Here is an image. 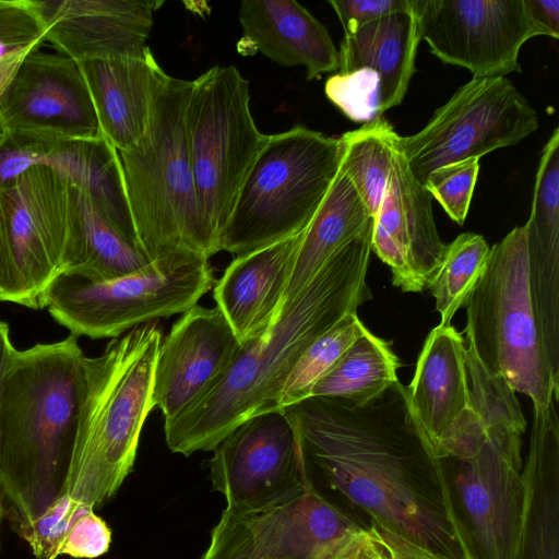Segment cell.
Instances as JSON below:
<instances>
[{"instance_id": "obj_1", "label": "cell", "mask_w": 559, "mask_h": 559, "mask_svg": "<svg viewBox=\"0 0 559 559\" xmlns=\"http://www.w3.org/2000/svg\"><path fill=\"white\" fill-rule=\"evenodd\" d=\"M311 476L371 524L448 559H466L441 464L399 380L352 404L310 396L283 409Z\"/></svg>"}, {"instance_id": "obj_2", "label": "cell", "mask_w": 559, "mask_h": 559, "mask_svg": "<svg viewBox=\"0 0 559 559\" xmlns=\"http://www.w3.org/2000/svg\"><path fill=\"white\" fill-rule=\"evenodd\" d=\"M373 222L343 246L266 330L245 343L225 374L192 405L165 420L168 449L189 456L214 448L242 421L278 411L282 389L304 352L372 298L367 272Z\"/></svg>"}, {"instance_id": "obj_3", "label": "cell", "mask_w": 559, "mask_h": 559, "mask_svg": "<svg viewBox=\"0 0 559 559\" xmlns=\"http://www.w3.org/2000/svg\"><path fill=\"white\" fill-rule=\"evenodd\" d=\"M84 357L72 334L11 355L0 400V487L13 531L40 516L59 495Z\"/></svg>"}, {"instance_id": "obj_4", "label": "cell", "mask_w": 559, "mask_h": 559, "mask_svg": "<svg viewBox=\"0 0 559 559\" xmlns=\"http://www.w3.org/2000/svg\"><path fill=\"white\" fill-rule=\"evenodd\" d=\"M162 340L153 321L112 338L99 356L84 357L75 431L58 496L95 510L132 471L144 423L155 408Z\"/></svg>"}, {"instance_id": "obj_5", "label": "cell", "mask_w": 559, "mask_h": 559, "mask_svg": "<svg viewBox=\"0 0 559 559\" xmlns=\"http://www.w3.org/2000/svg\"><path fill=\"white\" fill-rule=\"evenodd\" d=\"M471 404L486 432L462 455L438 456L466 559H516L524 504L522 435L515 392L481 365L466 344Z\"/></svg>"}, {"instance_id": "obj_6", "label": "cell", "mask_w": 559, "mask_h": 559, "mask_svg": "<svg viewBox=\"0 0 559 559\" xmlns=\"http://www.w3.org/2000/svg\"><path fill=\"white\" fill-rule=\"evenodd\" d=\"M192 81L167 75L140 141L120 151L129 209L148 260L214 251L200 215L190 165L186 108Z\"/></svg>"}, {"instance_id": "obj_7", "label": "cell", "mask_w": 559, "mask_h": 559, "mask_svg": "<svg viewBox=\"0 0 559 559\" xmlns=\"http://www.w3.org/2000/svg\"><path fill=\"white\" fill-rule=\"evenodd\" d=\"M343 151L341 135L301 124L269 135L239 190L219 251L241 255L304 230L340 170Z\"/></svg>"}, {"instance_id": "obj_8", "label": "cell", "mask_w": 559, "mask_h": 559, "mask_svg": "<svg viewBox=\"0 0 559 559\" xmlns=\"http://www.w3.org/2000/svg\"><path fill=\"white\" fill-rule=\"evenodd\" d=\"M465 342L492 376L535 406L559 399L528 281L525 226L490 247L486 269L466 305Z\"/></svg>"}, {"instance_id": "obj_9", "label": "cell", "mask_w": 559, "mask_h": 559, "mask_svg": "<svg viewBox=\"0 0 559 559\" xmlns=\"http://www.w3.org/2000/svg\"><path fill=\"white\" fill-rule=\"evenodd\" d=\"M186 133L200 215L217 253L239 190L269 138L255 126L249 82L235 66H215L192 81Z\"/></svg>"}, {"instance_id": "obj_10", "label": "cell", "mask_w": 559, "mask_h": 559, "mask_svg": "<svg viewBox=\"0 0 559 559\" xmlns=\"http://www.w3.org/2000/svg\"><path fill=\"white\" fill-rule=\"evenodd\" d=\"M213 285L207 259H159L110 280L61 273L46 293L45 308L76 337L117 338L156 319L185 313Z\"/></svg>"}, {"instance_id": "obj_11", "label": "cell", "mask_w": 559, "mask_h": 559, "mask_svg": "<svg viewBox=\"0 0 559 559\" xmlns=\"http://www.w3.org/2000/svg\"><path fill=\"white\" fill-rule=\"evenodd\" d=\"M368 536L309 483L258 509H225L201 559H340Z\"/></svg>"}, {"instance_id": "obj_12", "label": "cell", "mask_w": 559, "mask_h": 559, "mask_svg": "<svg viewBox=\"0 0 559 559\" xmlns=\"http://www.w3.org/2000/svg\"><path fill=\"white\" fill-rule=\"evenodd\" d=\"M538 128V116L506 76L473 78L417 133L397 136L414 176L425 185L439 167L515 145Z\"/></svg>"}, {"instance_id": "obj_13", "label": "cell", "mask_w": 559, "mask_h": 559, "mask_svg": "<svg viewBox=\"0 0 559 559\" xmlns=\"http://www.w3.org/2000/svg\"><path fill=\"white\" fill-rule=\"evenodd\" d=\"M8 243L3 301L45 308L46 293L64 272L70 230V181L34 165L0 187Z\"/></svg>"}, {"instance_id": "obj_14", "label": "cell", "mask_w": 559, "mask_h": 559, "mask_svg": "<svg viewBox=\"0 0 559 559\" xmlns=\"http://www.w3.org/2000/svg\"><path fill=\"white\" fill-rule=\"evenodd\" d=\"M413 9L431 53L473 78L521 72L524 43L548 36L524 0H413Z\"/></svg>"}, {"instance_id": "obj_15", "label": "cell", "mask_w": 559, "mask_h": 559, "mask_svg": "<svg viewBox=\"0 0 559 559\" xmlns=\"http://www.w3.org/2000/svg\"><path fill=\"white\" fill-rule=\"evenodd\" d=\"M213 488L227 510L249 511L313 483L295 430L283 411L253 416L231 430L213 450Z\"/></svg>"}, {"instance_id": "obj_16", "label": "cell", "mask_w": 559, "mask_h": 559, "mask_svg": "<svg viewBox=\"0 0 559 559\" xmlns=\"http://www.w3.org/2000/svg\"><path fill=\"white\" fill-rule=\"evenodd\" d=\"M0 123L8 134L103 136L79 62L39 50L23 60L2 94Z\"/></svg>"}, {"instance_id": "obj_17", "label": "cell", "mask_w": 559, "mask_h": 559, "mask_svg": "<svg viewBox=\"0 0 559 559\" xmlns=\"http://www.w3.org/2000/svg\"><path fill=\"white\" fill-rule=\"evenodd\" d=\"M397 136L392 169L373 216L372 251L389 266L395 287L404 293H421L439 266L447 243L435 223L432 197L412 173Z\"/></svg>"}, {"instance_id": "obj_18", "label": "cell", "mask_w": 559, "mask_h": 559, "mask_svg": "<svg viewBox=\"0 0 559 559\" xmlns=\"http://www.w3.org/2000/svg\"><path fill=\"white\" fill-rule=\"evenodd\" d=\"M38 164L53 168L84 191L117 229L140 246L128 204L119 152L104 136L67 139L8 134L0 147V187Z\"/></svg>"}, {"instance_id": "obj_19", "label": "cell", "mask_w": 559, "mask_h": 559, "mask_svg": "<svg viewBox=\"0 0 559 559\" xmlns=\"http://www.w3.org/2000/svg\"><path fill=\"white\" fill-rule=\"evenodd\" d=\"M241 342L217 308L195 305L163 337L154 370L153 403L164 421L192 405L230 367Z\"/></svg>"}, {"instance_id": "obj_20", "label": "cell", "mask_w": 559, "mask_h": 559, "mask_svg": "<svg viewBox=\"0 0 559 559\" xmlns=\"http://www.w3.org/2000/svg\"><path fill=\"white\" fill-rule=\"evenodd\" d=\"M50 41L75 61L141 58L164 1L34 0Z\"/></svg>"}, {"instance_id": "obj_21", "label": "cell", "mask_w": 559, "mask_h": 559, "mask_svg": "<svg viewBox=\"0 0 559 559\" xmlns=\"http://www.w3.org/2000/svg\"><path fill=\"white\" fill-rule=\"evenodd\" d=\"M302 234L237 255L216 281V307L241 343L263 333L278 313Z\"/></svg>"}, {"instance_id": "obj_22", "label": "cell", "mask_w": 559, "mask_h": 559, "mask_svg": "<svg viewBox=\"0 0 559 559\" xmlns=\"http://www.w3.org/2000/svg\"><path fill=\"white\" fill-rule=\"evenodd\" d=\"M238 16L240 53L258 51L281 66H302L309 81L337 71L338 51L326 27L297 1L243 0Z\"/></svg>"}, {"instance_id": "obj_23", "label": "cell", "mask_w": 559, "mask_h": 559, "mask_svg": "<svg viewBox=\"0 0 559 559\" xmlns=\"http://www.w3.org/2000/svg\"><path fill=\"white\" fill-rule=\"evenodd\" d=\"M79 66L103 136L118 152L136 144L167 78L151 49L141 58L88 59Z\"/></svg>"}, {"instance_id": "obj_24", "label": "cell", "mask_w": 559, "mask_h": 559, "mask_svg": "<svg viewBox=\"0 0 559 559\" xmlns=\"http://www.w3.org/2000/svg\"><path fill=\"white\" fill-rule=\"evenodd\" d=\"M526 230L528 281L545 348L559 349V129L543 148Z\"/></svg>"}, {"instance_id": "obj_25", "label": "cell", "mask_w": 559, "mask_h": 559, "mask_svg": "<svg viewBox=\"0 0 559 559\" xmlns=\"http://www.w3.org/2000/svg\"><path fill=\"white\" fill-rule=\"evenodd\" d=\"M558 400L552 397L546 406L533 405L516 559H559Z\"/></svg>"}, {"instance_id": "obj_26", "label": "cell", "mask_w": 559, "mask_h": 559, "mask_svg": "<svg viewBox=\"0 0 559 559\" xmlns=\"http://www.w3.org/2000/svg\"><path fill=\"white\" fill-rule=\"evenodd\" d=\"M411 408L431 447H438L469 407L466 345L452 325L427 335L406 386Z\"/></svg>"}, {"instance_id": "obj_27", "label": "cell", "mask_w": 559, "mask_h": 559, "mask_svg": "<svg viewBox=\"0 0 559 559\" xmlns=\"http://www.w3.org/2000/svg\"><path fill=\"white\" fill-rule=\"evenodd\" d=\"M421 40L413 9L389 14L360 28L344 33L338 51V72L361 68L373 70L380 80L383 114L400 105L415 72V59Z\"/></svg>"}, {"instance_id": "obj_28", "label": "cell", "mask_w": 559, "mask_h": 559, "mask_svg": "<svg viewBox=\"0 0 559 559\" xmlns=\"http://www.w3.org/2000/svg\"><path fill=\"white\" fill-rule=\"evenodd\" d=\"M70 230L63 273L91 280L131 274L151 261L142 248L117 229L90 197L70 182Z\"/></svg>"}, {"instance_id": "obj_29", "label": "cell", "mask_w": 559, "mask_h": 559, "mask_svg": "<svg viewBox=\"0 0 559 559\" xmlns=\"http://www.w3.org/2000/svg\"><path fill=\"white\" fill-rule=\"evenodd\" d=\"M372 221L340 168L321 205L304 229L284 300L307 286L324 264Z\"/></svg>"}, {"instance_id": "obj_30", "label": "cell", "mask_w": 559, "mask_h": 559, "mask_svg": "<svg viewBox=\"0 0 559 559\" xmlns=\"http://www.w3.org/2000/svg\"><path fill=\"white\" fill-rule=\"evenodd\" d=\"M37 559L66 555L74 559H95L106 554L111 531L95 510L58 496L36 520L14 531Z\"/></svg>"}, {"instance_id": "obj_31", "label": "cell", "mask_w": 559, "mask_h": 559, "mask_svg": "<svg viewBox=\"0 0 559 559\" xmlns=\"http://www.w3.org/2000/svg\"><path fill=\"white\" fill-rule=\"evenodd\" d=\"M399 367L400 361L389 343L367 330L317 382L310 396L362 404L397 381Z\"/></svg>"}, {"instance_id": "obj_32", "label": "cell", "mask_w": 559, "mask_h": 559, "mask_svg": "<svg viewBox=\"0 0 559 559\" xmlns=\"http://www.w3.org/2000/svg\"><path fill=\"white\" fill-rule=\"evenodd\" d=\"M341 136L344 151L340 168L373 218L392 169L397 133L380 117Z\"/></svg>"}, {"instance_id": "obj_33", "label": "cell", "mask_w": 559, "mask_h": 559, "mask_svg": "<svg viewBox=\"0 0 559 559\" xmlns=\"http://www.w3.org/2000/svg\"><path fill=\"white\" fill-rule=\"evenodd\" d=\"M490 247L481 235L463 233L447 245L442 260L428 283L440 314V325H451L456 311L466 305L479 282Z\"/></svg>"}, {"instance_id": "obj_34", "label": "cell", "mask_w": 559, "mask_h": 559, "mask_svg": "<svg viewBox=\"0 0 559 559\" xmlns=\"http://www.w3.org/2000/svg\"><path fill=\"white\" fill-rule=\"evenodd\" d=\"M367 330L357 312H352L317 338L304 352L289 373L282 389L278 411L308 399L317 382Z\"/></svg>"}, {"instance_id": "obj_35", "label": "cell", "mask_w": 559, "mask_h": 559, "mask_svg": "<svg viewBox=\"0 0 559 559\" xmlns=\"http://www.w3.org/2000/svg\"><path fill=\"white\" fill-rule=\"evenodd\" d=\"M326 97L350 120L368 123L382 117L380 80L368 68L337 72L325 82Z\"/></svg>"}, {"instance_id": "obj_36", "label": "cell", "mask_w": 559, "mask_h": 559, "mask_svg": "<svg viewBox=\"0 0 559 559\" xmlns=\"http://www.w3.org/2000/svg\"><path fill=\"white\" fill-rule=\"evenodd\" d=\"M46 34L34 0H0V63L39 50Z\"/></svg>"}, {"instance_id": "obj_37", "label": "cell", "mask_w": 559, "mask_h": 559, "mask_svg": "<svg viewBox=\"0 0 559 559\" xmlns=\"http://www.w3.org/2000/svg\"><path fill=\"white\" fill-rule=\"evenodd\" d=\"M479 158H467L433 170L425 188L452 221L463 225L479 173Z\"/></svg>"}, {"instance_id": "obj_38", "label": "cell", "mask_w": 559, "mask_h": 559, "mask_svg": "<svg viewBox=\"0 0 559 559\" xmlns=\"http://www.w3.org/2000/svg\"><path fill=\"white\" fill-rule=\"evenodd\" d=\"M329 4L338 16L344 33L354 32L389 14L412 9V0H330Z\"/></svg>"}, {"instance_id": "obj_39", "label": "cell", "mask_w": 559, "mask_h": 559, "mask_svg": "<svg viewBox=\"0 0 559 559\" xmlns=\"http://www.w3.org/2000/svg\"><path fill=\"white\" fill-rule=\"evenodd\" d=\"M368 527L385 559H448L427 551L374 524L370 523Z\"/></svg>"}, {"instance_id": "obj_40", "label": "cell", "mask_w": 559, "mask_h": 559, "mask_svg": "<svg viewBox=\"0 0 559 559\" xmlns=\"http://www.w3.org/2000/svg\"><path fill=\"white\" fill-rule=\"evenodd\" d=\"M532 17L548 34L559 37V0H524Z\"/></svg>"}, {"instance_id": "obj_41", "label": "cell", "mask_w": 559, "mask_h": 559, "mask_svg": "<svg viewBox=\"0 0 559 559\" xmlns=\"http://www.w3.org/2000/svg\"><path fill=\"white\" fill-rule=\"evenodd\" d=\"M8 133L0 123V147L3 144ZM8 243H7V233L5 225L0 199V301H3L7 285H8Z\"/></svg>"}, {"instance_id": "obj_42", "label": "cell", "mask_w": 559, "mask_h": 559, "mask_svg": "<svg viewBox=\"0 0 559 559\" xmlns=\"http://www.w3.org/2000/svg\"><path fill=\"white\" fill-rule=\"evenodd\" d=\"M14 349L15 348L13 347L10 338L9 325L5 322L0 321V400L4 376Z\"/></svg>"}, {"instance_id": "obj_43", "label": "cell", "mask_w": 559, "mask_h": 559, "mask_svg": "<svg viewBox=\"0 0 559 559\" xmlns=\"http://www.w3.org/2000/svg\"><path fill=\"white\" fill-rule=\"evenodd\" d=\"M340 559H381V556L379 546L369 532L367 538Z\"/></svg>"}, {"instance_id": "obj_44", "label": "cell", "mask_w": 559, "mask_h": 559, "mask_svg": "<svg viewBox=\"0 0 559 559\" xmlns=\"http://www.w3.org/2000/svg\"><path fill=\"white\" fill-rule=\"evenodd\" d=\"M3 518H4L3 497H2V491H1V487H0V527H1V522H2ZM0 548H1V545H0Z\"/></svg>"}, {"instance_id": "obj_45", "label": "cell", "mask_w": 559, "mask_h": 559, "mask_svg": "<svg viewBox=\"0 0 559 559\" xmlns=\"http://www.w3.org/2000/svg\"><path fill=\"white\" fill-rule=\"evenodd\" d=\"M374 542H376V540H374ZM378 546H379V545H378ZM379 549H380V556H381V559H385V557H384V555L382 554V550H381V548H380V547H379Z\"/></svg>"}]
</instances>
